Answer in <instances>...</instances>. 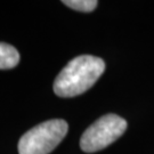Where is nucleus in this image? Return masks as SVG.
I'll use <instances>...</instances> for the list:
<instances>
[{"label":"nucleus","mask_w":154,"mask_h":154,"mask_svg":"<svg viewBox=\"0 0 154 154\" xmlns=\"http://www.w3.org/2000/svg\"><path fill=\"white\" fill-rule=\"evenodd\" d=\"M127 121L116 114H105L89 126L80 139V147L86 153H94L107 147L123 135Z\"/></svg>","instance_id":"3"},{"label":"nucleus","mask_w":154,"mask_h":154,"mask_svg":"<svg viewBox=\"0 0 154 154\" xmlns=\"http://www.w3.org/2000/svg\"><path fill=\"white\" fill-rule=\"evenodd\" d=\"M20 63V54L11 45L0 42V70L15 67Z\"/></svg>","instance_id":"4"},{"label":"nucleus","mask_w":154,"mask_h":154,"mask_svg":"<svg viewBox=\"0 0 154 154\" xmlns=\"http://www.w3.org/2000/svg\"><path fill=\"white\" fill-rule=\"evenodd\" d=\"M67 122L53 119L33 127L23 135L18 143L20 154H49L65 137Z\"/></svg>","instance_id":"2"},{"label":"nucleus","mask_w":154,"mask_h":154,"mask_svg":"<svg viewBox=\"0 0 154 154\" xmlns=\"http://www.w3.org/2000/svg\"><path fill=\"white\" fill-rule=\"evenodd\" d=\"M105 70L102 58L78 56L69 62L54 81V93L60 97H75L93 87Z\"/></svg>","instance_id":"1"},{"label":"nucleus","mask_w":154,"mask_h":154,"mask_svg":"<svg viewBox=\"0 0 154 154\" xmlns=\"http://www.w3.org/2000/svg\"><path fill=\"white\" fill-rule=\"evenodd\" d=\"M63 4L75 11L90 13L97 7L98 1L96 0H64Z\"/></svg>","instance_id":"5"}]
</instances>
